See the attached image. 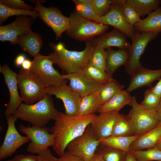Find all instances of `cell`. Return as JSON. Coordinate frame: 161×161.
Wrapping results in <instances>:
<instances>
[{
    "instance_id": "1",
    "label": "cell",
    "mask_w": 161,
    "mask_h": 161,
    "mask_svg": "<svg viewBox=\"0 0 161 161\" xmlns=\"http://www.w3.org/2000/svg\"><path fill=\"white\" fill-rule=\"evenodd\" d=\"M95 114L85 116L68 115L59 112L54 125L49 128L55 138V144L52 148L61 157L64 153L67 145L81 135L93 119Z\"/></svg>"
},
{
    "instance_id": "2",
    "label": "cell",
    "mask_w": 161,
    "mask_h": 161,
    "mask_svg": "<svg viewBox=\"0 0 161 161\" xmlns=\"http://www.w3.org/2000/svg\"><path fill=\"white\" fill-rule=\"evenodd\" d=\"M85 41L86 47L81 51L68 50L61 42L57 44L50 42L49 45L53 51L48 56L66 74L82 72L88 64L94 49L91 40Z\"/></svg>"
},
{
    "instance_id": "3",
    "label": "cell",
    "mask_w": 161,
    "mask_h": 161,
    "mask_svg": "<svg viewBox=\"0 0 161 161\" xmlns=\"http://www.w3.org/2000/svg\"><path fill=\"white\" fill-rule=\"evenodd\" d=\"M59 112L51 96L46 94L42 99L33 104L21 103L13 115L32 125L43 127L50 120H55Z\"/></svg>"
},
{
    "instance_id": "4",
    "label": "cell",
    "mask_w": 161,
    "mask_h": 161,
    "mask_svg": "<svg viewBox=\"0 0 161 161\" xmlns=\"http://www.w3.org/2000/svg\"><path fill=\"white\" fill-rule=\"evenodd\" d=\"M69 27L66 31L68 36L79 41L91 40L108 30L109 25L88 20L75 11L70 14Z\"/></svg>"
},
{
    "instance_id": "5",
    "label": "cell",
    "mask_w": 161,
    "mask_h": 161,
    "mask_svg": "<svg viewBox=\"0 0 161 161\" xmlns=\"http://www.w3.org/2000/svg\"><path fill=\"white\" fill-rule=\"evenodd\" d=\"M17 79L20 96L24 103L28 105L35 103L42 99L46 94L47 87L30 71L19 70Z\"/></svg>"
},
{
    "instance_id": "6",
    "label": "cell",
    "mask_w": 161,
    "mask_h": 161,
    "mask_svg": "<svg viewBox=\"0 0 161 161\" xmlns=\"http://www.w3.org/2000/svg\"><path fill=\"white\" fill-rule=\"evenodd\" d=\"M132 108L127 115L132 126L134 135L140 136L159 124L155 110L144 107L132 96Z\"/></svg>"
},
{
    "instance_id": "7",
    "label": "cell",
    "mask_w": 161,
    "mask_h": 161,
    "mask_svg": "<svg viewBox=\"0 0 161 161\" xmlns=\"http://www.w3.org/2000/svg\"><path fill=\"white\" fill-rule=\"evenodd\" d=\"M53 64L48 56L40 54L34 58L30 71L35 75L46 87L66 84L67 80L54 69Z\"/></svg>"
},
{
    "instance_id": "8",
    "label": "cell",
    "mask_w": 161,
    "mask_h": 161,
    "mask_svg": "<svg viewBox=\"0 0 161 161\" xmlns=\"http://www.w3.org/2000/svg\"><path fill=\"white\" fill-rule=\"evenodd\" d=\"M19 129L30 139L31 142L27 147V150L30 153L38 154L55 145V138L46 127H40L33 125L26 126L20 125Z\"/></svg>"
},
{
    "instance_id": "9",
    "label": "cell",
    "mask_w": 161,
    "mask_h": 161,
    "mask_svg": "<svg viewBox=\"0 0 161 161\" xmlns=\"http://www.w3.org/2000/svg\"><path fill=\"white\" fill-rule=\"evenodd\" d=\"M89 125L81 135L67 145L66 148L71 154L84 161H89L93 157L100 144L99 140L93 135Z\"/></svg>"
},
{
    "instance_id": "10",
    "label": "cell",
    "mask_w": 161,
    "mask_h": 161,
    "mask_svg": "<svg viewBox=\"0 0 161 161\" xmlns=\"http://www.w3.org/2000/svg\"><path fill=\"white\" fill-rule=\"evenodd\" d=\"M33 10L38 12L40 18L52 28L55 33L57 40L61 37L62 33L65 32L69 27V17L64 16L56 7H46L38 3L36 4Z\"/></svg>"
},
{
    "instance_id": "11",
    "label": "cell",
    "mask_w": 161,
    "mask_h": 161,
    "mask_svg": "<svg viewBox=\"0 0 161 161\" xmlns=\"http://www.w3.org/2000/svg\"><path fill=\"white\" fill-rule=\"evenodd\" d=\"M158 34L152 32L139 33L132 41L129 49V57L125 70L130 76L142 67L140 61L148 43L157 37Z\"/></svg>"
},
{
    "instance_id": "12",
    "label": "cell",
    "mask_w": 161,
    "mask_h": 161,
    "mask_svg": "<svg viewBox=\"0 0 161 161\" xmlns=\"http://www.w3.org/2000/svg\"><path fill=\"white\" fill-rule=\"evenodd\" d=\"M8 124L7 129L2 143L0 147V160L10 157L21 146L29 142L27 136L20 134L15 126L17 119L12 115L6 117Z\"/></svg>"
},
{
    "instance_id": "13",
    "label": "cell",
    "mask_w": 161,
    "mask_h": 161,
    "mask_svg": "<svg viewBox=\"0 0 161 161\" xmlns=\"http://www.w3.org/2000/svg\"><path fill=\"white\" fill-rule=\"evenodd\" d=\"M100 18L101 24L112 26L120 30L132 41L140 33L125 18L122 12L120 0H112L111 10Z\"/></svg>"
},
{
    "instance_id": "14",
    "label": "cell",
    "mask_w": 161,
    "mask_h": 161,
    "mask_svg": "<svg viewBox=\"0 0 161 161\" xmlns=\"http://www.w3.org/2000/svg\"><path fill=\"white\" fill-rule=\"evenodd\" d=\"M46 93L62 100L65 114L73 116L78 115L81 97L70 87L66 84L51 86L47 87Z\"/></svg>"
},
{
    "instance_id": "15",
    "label": "cell",
    "mask_w": 161,
    "mask_h": 161,
    "mask_svg": "<svg viewBox=\"0 0 161 161\" xmlns=\"http://www.w3.org/2000/svg\"><path fill=\"white\" fill-rule=\"evenodd\" d=\"M69 81V86L82 97L99 91L103 87L83 71L62 75Z\"/></svg>"
},
{
    "instance_id": "16",
    "label": "cell",
    "mask_w": 161,
    "mask_h": 161,
    "mask_svg": "<svg viewBox=\"0 0 161 161\" xmlns=\"http://www.w3.org/2000/svg\"><path fill=\"white\" fill-rule=\"evenodd\" d=\"M32 18L29 16H17L13 22L0 27V40L10 41L11 44H17L18 38L24 33L31 30L33 23Z\"/></svg>"
},
{
    "instance_id": "17",
    "label": "cell",
    "mask_w": 161,
    "mask_h": 161,
    "mask_svg": "<svg viewBox=\"0 0 161 161\" xmlns=\"http://www.w3.org/2000/svg\"><path fill=\"white\" fill-rule=\"evenodd\" d=\"M0 72L3 75L10 93L9 101L4 112L6 118L14 113L22 100L18 91L17 74L11 70L6 64L0 66Z\"/></svg>"
},
{
    "instance_id": "18",
    "label": "cell",
    "mask_w": 161,
    "mask_h": 161,
    "mask_svg": "<svg viewBox=\"0 0 161 161\" xmlns=\"http://www.w3.org/2000/svg\"><path fill=\"white\" fill-rule=\"evenodd\" d=\"M119 112L111 111L99 113L92 121L89 126L95 137L97 140L111 136Z\"/></svg>"
},
{
    "instance_id": "19",
    "label": "cell",
    "mask_w": 161,
    "mask_h": 161,
    "mask_svg": "<svg viewBox=\"0 0 161 161\" xmlns=\"http://www.w3.org/2000/svg\"><path fill=\"white\" fill-rule=\"evenodd\" d=\"M127 36L120 30L114 28L110 32H105L97 38L91 40L92 46H100L104 49L116 47L120 49H128L131 44Z\"/></svg>"
},
{
    "instance_id": "20",
    "label": "cell",
    "mask_w": 161,
    "mask_h": 161,
    "mask_svg": "<svg viewBox=\"0 0 161 161\" xmlns=\"http://www.w3.org/2000/svg\"><path fill=\"white\" fill-rule=\"evenodd\" d=\"M161 78V69L152 70L142 67L134 73L127 89L130 93L132 91L145 86H150L154 81Z\"/></svg>"
},
{
    "instance_id": "21",
    "label": "cell",
    "mask_w": 161,
    "mask_h": 161,
    "mask_svg": "<svg viewBox=\"0 0 161 161\" xmlns=\"http://www.w3.org/2000/svg\"><path fill=\"white\" fill-rule=\"evenodd\" d=\"M161 140V124L139 137L131 144L130 150H142L155 148Z\"/></svg>"
},
{
    "instance_id": "22",
    "label": "cell",
    "mask_w": 161,
    "mask_h": 161,
    "mask_svg": "<svg viewBox=\"0 0 161 161\" xmlns=\"http://www.w3.org/2000/svg\"><path fill=\"white\" fill-rule=\"evenodd\" d=\"M17 44L23 51L35 58L40 54L43 40L39 33L31 30L19 36Z\"/></svg>"
},
{
    "instance_id": "23",
    "label": "cell",
    "mask_w": 161,
    "mask_h": 161,
    "mask_svg": "<svg viewBox=\"0 0 161 161\" xmlns=\"http://www.w3.org/2000/svg\"><path fill=\"white\" fill-rule=\"evenodd\" d=\"M148 15L133 25L134 29L140 33L152 32L158 34L161 32V7Z\"/></svg>"
},
{
    "instance_id": "24",
    "label": "cell",
    "mask_w": 161,
    "mask_h": 161,
    "mask_svg": "<svg viewBox=\"0 0 161 161\" xmlns=\"http://www.w3.org/2000/svg\"><path fill=\"white\" fill-rule=\"evenodd\" d=\"M106 72L112 78V75L121 66L126 65L128 59L129 49L115 50L111 48L107 49Z\"/></svg>"
},
{
    "instance_id": "25",
    "label": "cell",
    "mask_w": 161,
    "mask_h": 161,
    "mask_svg": "<svg viewBox=\"0 0 161 161\" xmlns=\"http://www.w3.org/2000/svg\"><path fill=\"white\" fill-rule=\"evenodd\" d=\"M132 96L129 93L123 89L117 94L106 103L102 105L99 108L97 112L119 111L124 106L129 105Z\"/></svg>"
},
{
    "instance_id": "26",
    "label": "cell",
    "mask_w": 161,
    "mask_h": 161,
    "mask_svg": "<svg viewBox=\"0 0 161 161\" xmlns=\"http://www.w3.org/2000/svg\"><path fill=\"white\" fill-rule=\"evenodd\" d=\"M100 90L81 97L78 115L87 116L97 112L102 105L99 95Z\"/></svg>"
},
{
    "instance_id": "27",
    "label": "cell",
    "mask_w": 161,
    "mask_h": 161,
    "mask_svg": "<svg viewBox=\"0 0 161 161\" xmlns=\"http://www.w3.org/2000/svg\"><path fill=\"white\" fill-rule=\"evenodd\" d=\"M139 137L137 136H110L98 140L100 144L119 149L128 153L130 152L131 144Z\"/></svg>"
},
{
    "instance_id": "28",
    "label": "cell",
    "mask_w": 161,
    "mask_h": 161,
    "mask_svg": "<svg viewBox=\"0 0 161 161\" xmlns=\"http://www.w3.org/2000/svg\"><path fill=\"white\" fill-rule=\"evenodd\" d=\"M126 2L140 17H143L160 7L161 0H126Z\"/></svg>"
},
{
    "instance_id": "29",
    "label": "cell",
    "mask_w": 161,
    "mask_h": 161,
    "mask_svg": "<svg viewBox=\"0 0 161 161\" xmlns=\"http://www.w3.org/2000/svg\"><path fill=\"white\" fill-rule=\"evenodd\" d=\"M127 153L100 144L95 152V154L100 157L104 161H125Z\"/></svg>"
},
{
    "instance_id": "30",
    "label": "cell",
    "mask_w": 161,
    "mask_h": 161,
    "mask_svg": "<svg viewBox=\"0 0 161 161\" xmlns=\"http://www.w3.org/2000/svg\"><path fill=\"white\" fill-rule=\"evenodd\" d=\"M135 136L131 124L127 117L119 114L111 136L129 137Z\"/></svg>"
},
{
    "instance_id": "31",
    "label": "cell",
    "mask_w": 161,
    "mask_h": 161,
    "mask_svg": "<svg viewBox=\"0 0 161 161\" xmlns=\"http://www.w3.org/2000/svg\"><path fill=\"white\" fill-rule=\"evenodd\" d=\"M14 16H27L31 17L33 21L39 15L38 12L33 10L25 9H17L8 7L0 3V24L8 17Z\"/></svg>"
},
{
    "instance_id": "32",
    "label": "cell",
    "mask_w": 161,
    "mask_h": 161,
    "mask_svg": "<svg viewBox=\"0 0 161 161\" xmlns=\"http://www.w3.org/2000/svg\"><path fill=\"white\" fill-rule=\"evenodd\" d=\"M124 87L114 79L103 86L100 90L99 94L102 105L123 90Z\"/></svg>"
},
{
    "instance_id": "33",
    "label": "cell",
    "mask_w": 161,
    "mask_h": 161,
    "mask_svg": "<svg viewBox=\"0 0 161 161\" xmlns=\"http://www.w3.org/2000/svg\"><path fill=\"white\" fill-rule=\"evenodd\" d=\"M107 52L103 47L97 46L89 59L88 64L96 68L106 71Z\"/></svg>"
},
{
    "instance_id": "34",
    "label": "cell",
    "mask_w": 161,
    "mask_h": 161,
    "mask_svg": "<svg viewBox=\"0 0 161 161\" xmlns=\"http://www.w3.org/2000/svg\"><path fill=\"white\" fill-rule=\"evenodd\" d=\"M130 152L138 161H161V150L156 148Z\"/></svg>"
},
{
    "instance_id": "35",
    "label": "cell",
    "mask_w": 161,
    "mask_h": 161,
    "mask_svg": "<svg viewBox=\"0 0 161 161\" xmlns=\"http://www.w3.org/2000/svg\"><path fill=\"white\" fill-rule=\"evenodd\" d=\"M92 79L102 86H104L114 79L106 72L88 64L83 71Z\"/></svg>"
},
{
    "instance_id": "36",
    "label": "cell",
    "mask_w": 161,
    "mask_h": 161,
    "mask_svg": "<svg viewBox=\"0 0 161 161\" xmlns=\"http://www.w3.org/2000/svg\"><path fill=\"white\" fill-rule=\"evenodd\" d=\"M72 1L76 6V11L83 18L93 21L101 23V18L89 4L80 3L77 0Z\"/></svg>"
},
{
    "instance_id": "37",
    "label": "cell",
    "mask_w": 161,
    "mask_h": 161,
    "mask_svg": "<svg viewBox=\"0 0 161 161\" xmlns=\"http://www.w3.org/2000/svg\"><path fill=\"white\" fill-rule=\"evenodd\" d=\"M120 6L123 15L126 21L131 26L140 21V16L138 13L128 4L126 0H120Z\"/></svg>"
},
{
    "instance_id": "38",
    "label": "cell",
    "mask_w": 161,
    "mask_h": 161,
    "mask_svg": "<svg viewBox=\"0 0 161 161\" xmlns=\"http://www.w3.org/2000/svg\"><path fill=\"white\" fill-rule=\"evenodd\" d=\"M144 95L143 100L140 104L146 108L154 109L161 102V98L153 92L150 89L145 92Z\"/></svg>"
},
{
    "instance_id": "39",
    "label": "cell",
    "mask_w": 161,
    "mask_h": 161,
    "mask_svg": "<svg viewBox=\"0 0 161 161\" xmlns=\"http://www.w3.org/2000/svg\"><path fill=\"white\" fill-rule=\"evenodd\" d=\"M112 0H94L91 5L95 13L100 17L106 15L111 10Z\"/></svg>"
},
{
    "instance_id": "40",
    "label": "cell",
    "mask_w": 161,
    "mask_h": 161,
    "mask_svg": "<svg viewBox=\"0 0 161 161\" xmlns=\"http://www.w3.org/2000/svg\"><path fill=\"white\" fill-rule=\"evenodd\" d=\"M0 3L10 8L31 10L34 8L21 0H0Z\"/></svg>"
},
{
    "instance_id": "41",
    "label": "cell",
    "mask_w": 161,
    "mask_h": 161,
    "mask_svg": "<svg viewBox=\"0 0 161 161\" xmlns=\"http://www.w3.org/2000/svg\"><path fill=\"white\" fill-rule=\"evenodd\" d=\"M37 161H61L59 158L54 156L49 148L38 154Z\"/></svg>"
},
{
    "instance_id": "42",
    "label": "cell",
    "mask_w": 161,
    "mask_h": 161,
    "mask_svg": "<svg viewBox=\"0 0 161 161\" xmlns=\"http://www.w3.org/2000/svg\"><path fill=\"white\" fill-rule=\"evenodd\" d=\"M38 156L33 154H18L6 161H37Z\"/></svg>"
},
{
    "instance_id": "43",
    "label": "cell",
    "mask_w": 161,
    "mask_h": 161,
    "mask_svg": "<svg viewBox=\"0 0 161 161\" xmlns=\"http://www.w3.org/2000/svg\"><path fill=\"white\" fill-rule=\"evenodd\" d=\"M59 159L61 161H84L82 159L71 154L67 151H65L60 157Z\"/></svg>"
},
{
    "instance_id": "44",
    "label": "cell",
    "mask_w": 161,
    "mask_h": 161,
    "mask_svg": "<svg viewBox=\"0 0 161 161\" xmlns=\"http://www.w3.org/2000/svg\"><path fill=\"white\" fill-rule=\"evenodd\" d=\"M150 89L153 92L161 98V78L156 85Z\"/></svg>"
},
{
    "instance_id": "45",
    "label": "cell",
    "mask_w": 161,
    "mask_h": 161,
    "mask_svg": "<svg viewBox=\"0 0 161 161\" xmlns=\"http://www.w3.org/2000/svg\"><path fill=\"white\" fill-rule=\"evenodd\" d=\"M26 59L25 55L23 54H20L16 57L14 61L15 64L17 66H20Z\"/></svg>"
},
{
    "instance_id": "46",
    "label": "cell",
    "mask_w": 161,
    "mask_h": 161,
    "mask_svg": "<svg viewBox=\"0 0 161 161\" xmlns=\"http://www.w3.org/2000/svg\"><path fill=\"white\" fill-rule=\"evenodd\" d=\"M32 64V61L26 59L22 64L21 69L27 71H30Z\"/></svg>"
},
{
    "instance_id": "47",
    "label": "cell",
    "mask_w": 161,
    "mask_h": 161,
    "mask_svg": "<svg viewBox=\"0 0 161 161\" xmlns=\"http://www.w3.org/2000/svg\"><path fill=\"white\" fill-rule=\"evenodd\" d=\"M155 109L156 112L159 124H161V102Z\"/></svg>"
},
{
    "instance_id": "48",
    "label": "cell",
    "mask_w": 161,
    "mask_h": 161,
    "mask_svg": "<svg viewBox=\"0 0 161 161\" xmlns=\"http://www.w3.org/2000/svg\"><path fill=\"white\" fill-rule=\"evenodd\" d=\"M125 161H138L129 152L127 154Z\"/></svg>"
},
{
    "instance_id": "49",
    "label": "cell",
    "mask_w": 161,
    "mask_h": 161,
    "mask_svg": "<svg viewBox=\"0 0 161 161\" xmlns=\"http://www.w3.org/2000/svg\"><path fill=\"white\" fill-rule=\"evenodd\" d=\"M89 161H104L99 156L95 154L93 157Z\"/></svg>"
},
{
    "instance_id": "50",
    "label": "cell",
    "mask_w": 161,
    "mask_h": 161,
    "mask_svg": "<svg viewBox=\"0 0 161 161\" xmlns=\"http://www.w3.org/2000/svg\"><path fill=\"white\" fill-rule=\"evenodd\" d=\"M79 2L91 5L92 4L94 0H77Z\"/></svg>"
},
{
    "instance_id": "51",
    "label": "cell",
    "mask_w": 161,
    "mask_h": 161,
    "mask_svg": "<svg viewBox=\"0 0 161 161\" xmlns=\"http://www.w3.org/2000/svg\"><path fill=\"white\" fill-rule=\"evenodd\" d=\"M31 1L35 3V4L39 3L41 4L47 1L46 0H30Z\"/></svg>"
},
{
    "instance_id": "52",
    "label": "cell",
    "mask_w": 161,
    "mask_h": 161,
    "mask_svg": "<svg viewBox=\"0 0 161 161\" xmlns=\"http://www.w3.org/2000/svg\"><path fill=\"white\" fill-rule=\"evenodd\" d=\"M155 148L161 150V140Z\"/></svg>"
}]
</instances>
